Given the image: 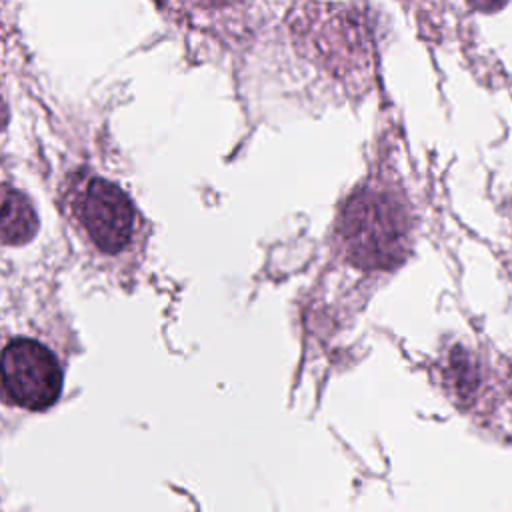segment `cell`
I'll return each mask as SVG.
<instances>
[{
  "label": "cell",
  "instance_id": "obj_1",
  "mask_svg": "<svg viewBox=\"0 0 512 512\" xmlns=\"http://www.w3.org/2000/svg\"><path fill=\"white\" fill-rule=\"evenodd\" d=\"M338 234L348 258L366 270L396 266L408 244V218L400 200L380 188L356 190L344 204Z\"/></svg>",
  "mask_w": 512,
  "mask_h": 512
},
{
  "label": "cell",
  "instance_id": "obj_3",
  "mask_svg": "<svg viewBox=\"0 0 512 512\" xmlns=\"http://www.w3.org/2000/svg\"><path fill=\"white\" fill-rule=\"evenodd\" d=\"M74 212L90 240L108 254L120 252L132 238L134 208L114 182L88 178L74 190Z\"/></svg>",
  "mask_w": 512,
  "mask_h": 512
},
{
  "label": "cell",
  "instance_id": "obj_2",
  "mask_svg": "<svg viewBox=\"0 0 512 512\" xmlns=\"http://www.w3.org/2000/svg\"><path fill=\"white\" fill-rule=\"evenodd\" d=\"M2 384L6 398L28 410L52 406L62 392V368L40 342L16 338L2 354Z\"/></svg>",
  "mask_w": 512,
  "mask_h": 512
},
{
  "label": "cell",
  "instance_id": "obj_4",
  "mask_svg": "<svg viewBox=\"0 0 512 512\" xmlns=\"http://www.w3.org/2000/svg\"><path fill=\"white\" fill-rule=\"evenodd\" d=\"M38 216L30 200L12 188L4 190L2 198V240L8 246H20L34 238Z\"/></svg>",
  "mask_w": 512,
  "mask_h": 512
}]
</instances>
